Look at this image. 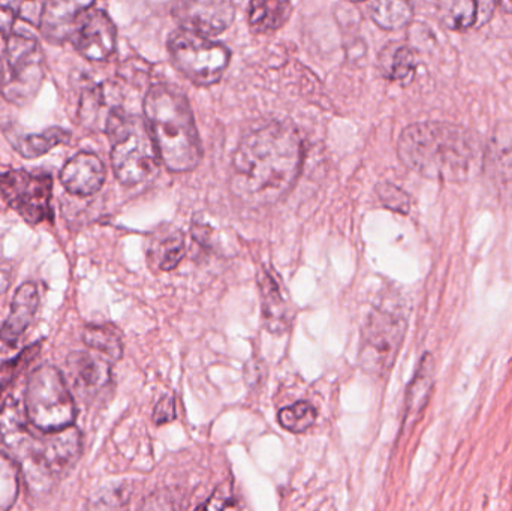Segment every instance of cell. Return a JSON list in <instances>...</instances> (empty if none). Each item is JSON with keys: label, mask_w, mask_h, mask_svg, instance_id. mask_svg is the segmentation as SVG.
<instances>
[{"label": "cell", "mask_w": 512, "mask_h": 511, "mask_svg": "<svg viewBox=\"0 0 512 511\" xmlns=\"http://www.w3.org/2000/svg\"><path fill=\"white\" fill-rule=\"evenodd\" d=\"M83 341L93 353L104 357L110 363L122 359L123 342L116 327L108 324H90L84 329Z\"/></svg>", "instance_id": "25"}, {"label": "cell", "mask_w": 512, "mask_h": 511, "mask_svg": "<svg viewBox=\"0 0 512 511\" xmlns=\"http://www.w3.org/2000/svg\"><path fill=\"white\" fill-rule=\"evenodd\" d=\"M140 511H180V509L173 497L162 492L147 498Z\"/></svg>", "instance_id": "35"}, {"label": "cell", "mask_w": 512, "mask_h": 511, "mask_svg": "<svg viewBox=\"0 0 512 511\" xmlns=\"http://www.w3.org/2000/svg\"><path fill=\"white\" fill-rule=\"evenodd\" d=\"M14 3H0V33L3 38L8 39L14 29L15 18H17Z\"/></svg>", "instance_id": "36"}, {"label": "cell", "mask_w": 512, "mask_h": 511, "mask_svg": "<svg viewBox=\"0 0 512 511\" xmlns=\"http://www.w3.org/2000/svg\"><path fill=\"white\" fill-rule=\"evenodd\" d=\"M93 5H95L93 2H74V0L45 2L41 26H39L42 35L53 44L71 41L75 24H77L81 12Z\"/></svg>", "instance_id": "17"}, {"label": "cell", "mask_w": 512, "mask_h": 511, "mask_svg": "<svg viewBox=\"0 0 512 511\" xmlns=\"http://www.w3.org/2000/svg\"><path fill=\"white\" fill-rule=\"evenodd\" d=\"M369 14L379 27L385 30H397L405 27L412 20L411 3L402 0L373 2L369 5Z\"/></svg>", "instance_id": "27"}, {"label": "cell", "mask_w": 512, "mask_h": 511, "mask_svg": "<svg viewBox=\"0 0 512 511\" xmlns=\"http://www.w3.org/2000/svg\"><path fill=\"white\" fill-rule=\"evenodd\" d=\"M0 93L8 102L26 105L44 83V51L33 36L12 33L6 39L5 57L0 60Z\"/></svg>", "instance_id": "7"}, {"label": "cell", "mask_w": 512, "mask_h": 511, "mask_svg": "<svg viewBox=\"0 0 512 511\" xmlns=\"http://www.w3.org/2000/svg\"><path fill=\"white\" fill-rule=\"evenodd\" d=\"M119 107V96L111 84L101 83L87 87L81 93L80 108H78L81 125L89 129L105 131L108 117Z\"/></svg>", "instance_id": "19"}, {"label": "cell", "mask_w": 512, "mask_h": 511, "mask_svg": "<svg viewBox=\"0 0 512 511\" xmlns=\"http://www.w3.org/2000/svg\"><path fill=\"white\" fill-rule=\"evenodd\" d=\"M436 380V365L432 354L426 353L421 357L420 365L415 371L414 378L406 390L405 425L414 423L426 410Z\"/></svg>", "instance_id": "20"}, {"label": "cell", "mask_w": 512, "mask_h": 511, "mask_svg": "<svg viewBox=\"0 0 512 511\" xmlns=\"http://www.w3.org/2000/svg\"><path fill=\"white\" fill-rule=\"evenodd\" d=\"M0 81H2V69H0Z\"/></svg>", "instance_id": "40"}, {"label": "cell", "mask_w": 512, "mask_h": 511, "mask_svg": "<svg viewBox=\"0 0 512 511\" xmlns=\"http://www.w3.org/2000/svg\"><path fill=\"white\" fill-rule=\"evenodd\" d=\"M107 171L96 153L78 152L60 171V183L69 194L90 197L101 191Z\"/></svg>", "instance_id": "14"}, {"label": "cell", "mask_w": 512, "mask_h": 511, "mask_svg": "<svg viewBox=\"0 0 512 511\" xmlns=\"http://www.w3.org/2000/svg\"><path fill=\"white\" fill-rule=\"evenodd\" d=\"M173 15L183 30L209 38L230 27L236 9L224 0H185L173 6Z\"/></svg>", "instance_id": "12"}, {"label": "cell", "mask_w": 512, "mask_h": 511, "mask_svg": "<svg viewBox=\"0 0 512 511\" xmlns=\"http://www.w3.org/2000/svg\"><path fill=\"white\" fill-rule=\"evenodd\" d=\"M15 11L20 18L33 26H41L42 14H44L45 2L14 3Z\"/></svg>", "instance_id": "34"}, {"label": "cell", "mask_w": 512, "mask_h": 511, "mask_svg": "<svg viewBox=\"0 0 512 511\" xmlns=\"http://www.w3.org/2000/svg\"><path fill=\"white\" fill-rule=\"evenodd\" d=\"M176 417L174 411V401L171 398H164L156 405L155 410V423L156 425H164V423L171 422Z\"/></svg>", "instance_id": "37"}, {"label": "cell", "mask_w": 512, "mask_h": 511, "mask_svg": "<svg viewBox=\"0 0 512 511\" xmlns=\"http://www.w3.org/2000/svg\"><path fill=\"white\" fill-rule=\"evenodd\" d=\"M303 162L300 135L291 126L270 123L240 141L233 158L231 188L249 206H267L297 180Z\"/></svg>", "instance_id": "1"}, {"label": "cell", "mask_w": 512, "mask_h": 511, "mask_svg": "<svg viewBox=\"0 0 512 511\" xmlns=\"http://www.w3.org/2000/svg\"><path fill=\"white\" fill-rule=\"evenodd\" d=\"M71 42L81 56L93 62H104L116 51V26L107 12L90 6L78 17Z\"/></svg>", "instance_id": "11"}, {"label": "cell", "mask_w": 512, "mask_h": 511, "mask_svg": "<svg viewBox=\"0 0 512 511\" xmlns=\"http://www.w3.org/2000/svg\"><path fill=\"white\" fill-rule=\"evenodd\" d=\"M498 6H501V8L505 9V11L510 12V14H512V2L498 3Z\"/></svg>", "instance_id": "39"}, {"label": "cell", "mask_w": 512, "mask_h": 511, "mask_svg": "<svg viewBox=\"0 0 512 511\" xmlns=\"http://www.w3.org/2000/svg\"><path fill=\"white\" fill-rule=\"evenodd\" d=\"M39 348H41L39 344L30 345L26 350L21 351L15 359L0 365V393L17 377L18 372L24 369V366L29 365V363L35 359L36 354L39 353Z\"/></svg>", "instance_id": "33"}, {"label": "cell", "mask_w": 512, "mask_h": 511, "mask_svg": "<svg viewBox=\"0 0 512 511\" xmlns=\"http://www.w3.org/2000/svg\"><path fill=\"white\" fill-rule=\"evenodd\" d=\"M69 140H71V134L65 129L57 128V126L45 129L39 134L9 138L14 149L26 159L39 158V156L45 155L60 144H68Z\"/></svg>", "instance_id": "24"}, {"label": "cell", "mask_w": 512, "mask_h": 511, "mask_svg": "<svg viewBox=\"0 0 512 511\" xmlns=\"http://www.w3.org/2000/svg\"><path fill=\"white\" fill-rule=\"evenodd\" d=\"M498 3L490 0H448L439 3V18L451 30H468L486 24Z\"/></svg>", "instance_id": "18"}, {"label": "cell", "mask_w": 512, "mask_h": 511, "mask_svg": "<svg viewBox=\"0 0 512 511\" xmlns=\"http://www.w3.org/2000/svg\"><path fill=\"white\" fill-rule=\"evenodd\" d=\"M168 50L176 68L198 86L218 83L230 63L225 45L189 30L174 32Z\"/></svg>", "instance_id": "9"}, {"label": "cell", "mask_w": 512, "mask_h": 511, "mask_svg": "<svg viewBox=\"0 0 512 511\" xmlns=\"http://www.w3.org/2000/svg\"><path fill=\"white\" fill-rule=\"evenodd\" d=\"M20 461L30 491L45 492L80 461L81 434L75 426L59 432H41L32 425L8 444Z\"/></svg>", "instance_id": "4"}, {"label": "cell", "mask_w": 512, "mask_h": 511, "mask_svg": "<svg viewBox=\"0 0 512 511\" xmlns=\"http://www.w3.org/2000/svg\"><path fill=\"white\" fill-rule=\"evenodd\" d=\"M484 168L505 198L512 200V122H501L493 131Z\"/></svg>", "instance_id": "16"}, {"label": "cell", "mask_w": 512, "mask_h": 511, "mask_svg": "<svg viewBox=\"0 0 512 511\" xmlns=\"http://www.w3.org/2000/svg\"><path fill=\"white\" fill-rule=\"evenodd\" d=\"M39 306L38 287L33 282H24L12 297L11 311L0 327V351L17 347L21 336L32 326Z\"/></svg>", "instance_id": "15"}, {"label": "cell", "mask_w": 512, "mask_h": 511, "mask_svg": "<svg viewBox=\"0 0 512 511\" xmlns=\"http://www.w3.org/2000/svg\"><path fill=\"white\" fill-rule=\"evenodd\" d=\"M316 422V411L307 402H297L291 407L283 408L279 413V423L286 431L301 434L312 428Z\"/></svg>", "instance_id": "29"}, {"label": "cell", "mask_w": 512, "mask_h": 511, "mask_svg": "<svg viewBox=\"0 0 512 511\" xmlns=\"http://www.w3.org/2000/svg\"><path fill=\"white\" fill-rule=\"evenodd\" d=\"M397 153L409 170L448 183L468 182L484 165L477 135L448 122L408 126L400 135Z\"/></svg>", "instance_id": "2"}, {"label": "cell", "mask_w": 512, "mask_h": 511, "mask_svg": "<svg viewBox=\"0 0 512 511\" xmlns=\"http://www.w3.org/2000/svg\"><path fill=\"white\" fill-rule=\"evenodd\" d=\"M405 317L399 312L376 309L370 312L361 336L360 363L367 374L384 377L393 368L405 341Z\"/></svg>", "instance_id": "10"}, {"label": "cell", "mask_w": 512, "mask_h": 511, "mask_svg": "<svg viewBox=\"0 0 512 511\" xmlns=\"http://www.w3.org/2000/svg\"><path fill=\"white\" fill-rule=\"evenodd\" d=\"M376 194H378L382 204L388 207V209L393 210V212L408 215L409 210H411V198H409V195L406 194L403 189L394 185V183H378V186H376Z\"/></svg>", "instance_id": "32"}, {"label": "cell", "mask_w": 512, "mask_h": 511, "mask_svg": "<svg viewBox=\"0 0 512 511\" xmlns=\"http://www.w3.org/2000/svg\"><path fill=\"white\" fill-rule=\"evenodd\" d=\"M185 236L182 231L174 227L159 228L149 245V257L152 266L162 272L176 269L185 257Z\"/></svg>", "instance_id": "21"}, {"label": "cell", "mask_w": 512, "mask_h": 511, "mask_svg": "<svg viewBox=\"0 0 512 511\" xmlns=\"http://www.w3.org/2000/svg\"><path fill=\"white\" fill-rule=\"evenodd\" d=\"M21 468L8 453L0 450V511H9L20 492Z\"/></svg>", "instance_id": "28"}, {"label": "cell", "mask_w": 512, "mask_h": 511, "mask_svg": "<svg viewBox=\"0 0 512 511\" xmlns=\"http://www.w3.org/2000/svg\"><path fill=\"white\" fill-rule=\"evenodd\" d=\"M197 511H251L245 498L237 494L231 485L219 486L212 497Z\"/></svg>", "instance_id": "31"}, {"label": "cell", "mask_w": 512, "mask_h": 511, "mask_svg": "<svg viewBox=\"0 0 512 511\" xmlns=\"http://www.w3.org/2000/svg\"><path fill=\"white\" fill-rule=\"evenodd\" d=\"M12 282L11 267L8 264L0 263V296L8 290Z\"/></svg>", "instance_id": "38"}, {"label": "cell", "mask_w": 512, "mask_h": 511, "mask_svg": "<svg viewBox=\"0 0 512 511\" xmlns=\"http://www.w3.org/2000/svg\"><path fill=\"white\" fill-rule=\"evenodd\" d=\"M144 114L162 162L176 173L194 170L201 161V141L185 93L155 84L144 98Z\"/></svg>", "instance_id": "3"}, {"label": "cell", "mask_w": 512, "mask_h": 511, "mask_svg": "<svg viewBox=\"0 0 512 511\" xmlns=\"http://www.w3.org/2000/svg\"><path fill=\"white\" fill-rule=\"evenodd\" d=\"M259 290H261L262 315H264L265 327L271 333H283L291 324V314L288 305L283 299L279 285L268 272H262L258 276Z\"/></svg>", "instance_id": "22"}, {"label": "cell", "mask_w": 512, "mask_h": 511, "mask_svg": "<svg viewBox=\"0 0 512 511\" xmlns=\"http://www.w3.org/2000/svg\"><path fill=\"white\" fill-rule=\"evenodd\" d=\"M129 503V492L125 486H113L102 489L93 495L83 511H126Z\"/></svg>", "instance_id": "30"}, {"label": "cell", "mask_w": 512, "mask_h": 511, "mask_svg": "<svg viewBox=\"0 0 512 511\" xmlns=\"http://www.w3.org/2000/svg\"><path fill=\"white\" fill-rule=\"evenodd\" d=\"M66 372L80 398L92 401L111 386V363L98 354L75 351L66 359Z\"/></svg>", "instance_id": "13"}, {"label": "cell", "mask_w": 512, "mask_h": 511, "mask_svg": "<svg viewBox=\"0 0 512 511\" xmlns=\"http://www.w3.org/2000/svg\"><path fill=\"white\" fill-rule=\"evenodd\" d=\"M292 5L289 2H276V0H255L249 9V23L252 29L259 33L271 32L283 26L289 15Z\"/></svg>", "instance_id": "26"}, {"label": "cell", "mask_w": 512, "mask_h": 511, "mask_svg": "<svg viewBox=\"0 0 512 511\" xmlns=\"http://www.w3.org/2000/svg\"><path fill=\"white\" fill-rule=\"evenodd\" d=\"M104 132L113 143L111 164L120 183L138 185L155 176L161 158L144 120L119 107L108 117Z\"/></svg>", "instance_id": "5"}, {"label": "cell", "mask_w": 512, "mask_h": 511, "mask_svg": "<svg viewBox=\"0 0 512 511\" xmlns=\"http://www.w3.org/2000/svg\"><path fill=\"white\" fill-rule=\"evenodd\" d=\"M24 411L33 428L41 432H59L74 426L77 417L74 398L59 369L39 366L27 381Z\"/></svg>", "instance_id": "6"}, {"label": "cell", "mask_w": 512, "mask_h": 511, "mask_svg": "<svg viewBox=\"0 0 512 511\" xmlns=\"http://www.w3.org/2000/svg\"><path fill=\"white\" fill-rule=\"evenodd\" d=\"M0 195L27 224L53 222V177L48 171H5L0 174Z\"/></svg>", "instance_id": "8"}, {"label": "cell", "mask_w": 512, "mask_h": 511, "mask_svg": "<svg viewBox=\"0 0 512 511\" xmlns=\"http://www.w3.org/2000/svg\"><path fill=\"white\" fill-rule=\"evenodd\" d=\"M379 71L387 80L406 81L414 77L417 57L412 48L402 44H388L379 54Z\"/></svg>", "instance_id": "23"}]
</instances>
